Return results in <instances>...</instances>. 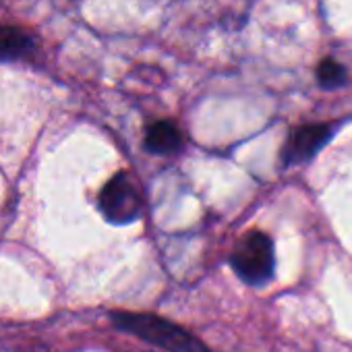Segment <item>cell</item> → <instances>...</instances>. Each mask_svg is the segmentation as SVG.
<instances>
[{
  "label": "cell",
  "instance_id": "6da1fadb",
  "mask_svg": "<svg viewBox=\"0 0 352 352\" xmlns=\"http://www.w3.org/2000/svg\"><path fill=\"white\" fill-rule=\"evenodd\" d=\"M114 325L122 331H129L162 350L168 352H210L208 346L197 340L191 331L176 325L164 317L151 313H129L116 311L110 315Z\"/></svg>",
  "mask_w": 352,
  "mask_h": 352
},
{
  "label": "cell",
  "instance_id": "8992f818",
  "mask_svg": "<svg viewBox=\"0 0 352 352\" xmlns=\"http://www.w3.org/2000/svg\"><path fill=\"white\" fill-rule=\"evenodd\" d=\"M34 50V40L28 32L0 23V63L25 58Z\"/></svg>",
  "mask_w": 352,
  "mask_h": 352
},
{
  "label": "cell",
  "instance_id": "3957f363",
  "mask_svg": "<svg viewBox=\"0 0 352 352\" xmlns=\"http://www.w3.org/2000/svg\"><path fill=\"white\" fill-rule=\"evenodd\" d=\"M100 212L112 224L135 222L141 214V197L135 181L126 172H118L100 193Z\"/></svg>",
  "mask_w": 352,
  "mask_h": 352
},
{
  "label": "cell",
  "instance_id": "277c9868",
  "mask_svg": "<svg viewBox=\"0 0 352 352\" xmlns=\"http://www.w3.org/2000/svg\"><path fill=\"white\" fill-rule=\"evenodd\" d=\"M331 137V129L327 124H302L294 129L282 147V160L286 166H294L311 160Z\"/></svg>",
  "mask_w": 352,
  "mask_h": 352
},
{
  "label": "cell",
  "instance_id": "52a82bcc",
  "mask_svg": "<svg viewBox=\"0 0 352 352\" xmlns=\"http://www.w3.org/2000/svg\"><path fill=\"white\" fill-rule=\"evenodd\" d=\"M348 79L346 69L336 58H323L317 67V81L323 89H333L344 85Z\"/></svg>",
  "mask_w": 352,
  "mask_h": 352
},
{
  "label": "cell",
  "instance_id": "5b68a950",
  "mask_svg": "<svg viewBox=\"0 0 352 352\" xmlns=\"http://www.w3.org/2000/svg\"><path fill=\"white\" fill-rule=\"evenodd\" d=\"M145 147L153 153H174L183 147V133L170 120H155L147 126Z\"/></svg>",
  "mask_w": 352,
  "mask_h": 352
},
{
  "label": "cell",
  "instance_id": "7a4b0ae2",
  "mask_svg": "<svg viewBox=\"0 0 352 352\" xmlns=\"http://www.w3.org/2000/svg\"><path fill=\"white\" fill-rule=\"evenodd\" d=\"M234 274L251 286H261L272 280L276 267L274 243L263 232H249L232 251L230 257Z\"/></svg>",
  "mask_w": 352,
  "mask_h": 352
}]
</instances>
